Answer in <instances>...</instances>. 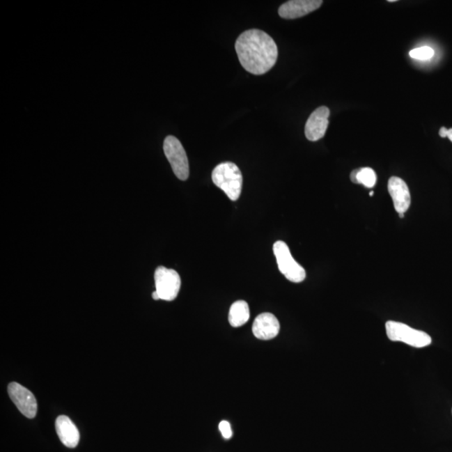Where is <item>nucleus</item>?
Segmentation results:
<instances>
[{"instance_id": "nucleus-1", "label": "nucleus", "mask_w": 452, "mask_h": 452, "mask_svg": "<svg viewBox=\"0 0 452 452\" xmlns=\"http://www.w3.org/2000/svg\"><path fill=\"white\" fill-rule=\"evenodd\" d=\"M240 64L253 75H263L275 65L279 49L267 33L260 30H249L242 33L235 42Z\"/></svg>"}, {"instance_id": "nucleus-2", "label": "nucleus", "mask_w": 452, "mask_h": 452, "mask_svg": "<svg viewBox=\"0 0 452 452\" xmlns=\"http://www.w3.org/2000/svg\"><path fill=\"white\" fill-rule=\"evenodd\" d=\"M212 180L232 201H236L242 190L243 177L238 166L231 162L219 164L212 172Z\"/></svg>"}, {"instance_id": "nucleus-3", "label": "nucleus", "mask_w": 452, "mask_h": 452, "mask_svg": "<svg viewBox=\"0 0 452 452\" xmlns=\"http://www.w3.org/2000/svg\"><path fill=\"white\" fill-rule=\"evenodd\" d=\"M388 338L393 342H402L414 348H424L431 343L430 336L425 332L412 329L405 323L388 321L385 325Z\"/></svg>"}, {"instance_id": "nucleus-4", "label": "nucleus", "mask_w": 452, "mask_h": 452, "mask_svg": "<svg viewBox=\"0 0 452 452\" xmlns=\"http://www.w3.org/2000/svg\"><path fill=\"white\" fill-rule=\"evenodd\" d=\"M273 251L279 269L286 279L294 283H300L305 280V269L294 260L287 244L279 240L273 246Z\"/></svg>"}, {"instance_id": "nucleus-5", "label": "nucleus", "mask_w": 452, "mask_h": 452, "mask_svg": "<svg viewBox=\"0 0 452 452\" xmlns=\"http://www.w3.org/2000/svg\"><path fill=\"white\" fill-rule=\"evenodd\" d=\"M164 151L178 180H187L189 176V160L180 141L174 136H168L164 142Z\"/></svg>"}, {"instance_id": "nucleus-6", "label": "nucleus", "mask_w": 452, "mask_h": 452, "mask_svg": "<svg viewBox=\"0 0 452 452\" xmlns=\"http://www.w3.org/2000/svg\"><path fill=\"white\" fill-rule=\"evenodd\" d=\"M156 292L161 300L173 301L180 293L181 280L176 271L164 267L156 269L155 274Z\"/></svg>"}, {"instance_id": "nucleus-7", "label": "nucleus", "mask_w": 452, "mask_h": 452, "mask_svg": "<svg viewBox=\"0 0 452 452\" xmlns=\"http://www.w3.org/2000/svg\"><path fill=\"white\" fill-rule=\"evenodd\" d=\"M8 393L20 412L29 419L35 418L37 413V401L33 393L26 387L16 382L8 387Z\"/></svg>"}, {"instance_id": "nucleus-8", "label": "nucleus", "mask_w": 452, "mask_h": 452, "mask_svg": "<svg viewBox=\"0 0 452 452\" xmlns=\"http://www.w3.org/2000/svg\"><path fill=\"white\" fill-rule=\"evenodd\" d=\"M329 115L330 111L327 107H320L315 110L306 123V138L312 142L322 139L329 127Z\"/></svg>"}, {"instance_id": "nucleus-9", "label": "nucleus", "mask_w": 452, "mask_h": 452, "mask_svg": "<svg viewBox=\"0 0 452 452\" xmlns=\"http://www.w3.org/2000/svg\"><path fill=\"white\" fill-rule=\"evenodd\" d=\"M322 3V0H291L281 6L279 14L286 20L304 17L318 10Z\"/></svg>"}, {"instance_id": "nucleus-10", "label": "nucleus", "mask_w": 452, "mask_h": 452, "mask_svg": "<svg viewBox=\"0 0 452 452\" xmlns=\"http://www.w3.org/2000/svg\"><path fill=\"white\" fill-rule=\"evenodd\" d=\"M388 190L398 214H405L412 203L407 185L399 177H391L389 180Z\"/></svg>"}, {"instance_id": "nucleus-11", "label": "nucleus", "mask_w": 452, "mask_h": 452, "mask_svg": "<svg viewBox=\"0 0 452 452\" xmlns=\"http://www.w3.org/2000/svg\"><path fill=\"white\" fill-rule=\"evenodd\" d=\"M252 332L256 338L261 340L274 338L280 332L279 319L272 313H261L255 319Z\"/></svg>"}, {"instance_id": "nucleus-12", "label": "nucleus", "mask_w": 452, "mask_h": 452, "mask_svg": "<svg viewBox=\"0 0 452 452\" xmlns=\"http://www.w3.org/2000/svg\"><path fill=\"white\" fill-rule=\"evenodd\" d=\"M56 430L61 442L66 447L75 448L80 441V433L70 419L60 416L56 419Z\"/></svg>"}, {"instance_id": "nucleus-13", "label": "nucleus", "mask_w": 452, "mask_h": 452, "mask_svg": "<svg viewBox=\"0 0 452 452\" xmlns=\"http://www.w3.org/2000/svg\"><path fill=\"white\" fill-rule=\"evenodd\" d=\"M250 318V309L247 302L237 301L231 305L229 313L230 325L234 327H242Z\"/></svg>"}, {"instance_id": "nucleus-14", "label": "nucleus", "mask_w": 452, "mask_h": 452, "mask_svg": "<svg viewBox=\"0 0 452 452\" xmlns=\"http://www.w3.org/2000/svg\"><path fill=\"white\" fill-rule=\"evenodd\" d=\"M352 183L363 185L366 188H374L376 185L377 176L371 168H361L355 169L350 174Z\"/></svg>"}, {"instance_id": "nucleus-15", "label": "nucleus", "mask_w": 452, "mask_h": 452, "mask_svg": "<svg viewBox=\"0 0 452 452\" xmlns=\"http://www.w3.org/2000/svg\"><path fill=\"white\" fill-rule=\"evenodd\" d=\"M435 55L432 48L429 47H423L412 49L410 52V56L413 59L426 61L431 59Z\"/></svg>"}, {"instance_id": "nucleus-16", "label": "nucleus", "mask_w": 452, "mask_h": 452, "mask_svg": "<svg viewBox=\"0 0 452 452\" xmlns=\"http://www.w3.org/2000/svg\"><path fill=\"white\" fill-rule=\"evenodd\" d=\"M219 429L225 439H231L232 437V430L229 422L222 421L219 423Z\"/></svg>"}, {"instance_id": "nucleus-17", "label": "nucleus", "mask_w": 452, "mask_h": 452, "mask_svg": "<svg viewBox=\"0 0 452 452\" xmlns=\"http://www.w3.org/2000/svg\"><path fill=\"white\" fill-rule=\"evenodd\" d=\"M448 131H449V130H447L445 127H442L439 131V135L443 139L447 138Z\"/></svg>"}, {"instance_id": "nucleus-18", "label": "nucleus", "mask_w": 452, "mask_h": 452, "mask_svg": "<svg viewBox=\"0 0 452 452\" xmlns=\"http://www.w3.org/2000/svg\"><path fill=\"white\" fill-rule=\"evenodd\" d=\"M152 296H153V299H155V300H159L160 299L159 294H157L156 291L153 293Z\"/></svg>"}, {"instance_id": "nucleus-19", "label": "nucleus", "mask_w": 452, "mask_h": 452, "mask_svg": "<svg viewBox=\"0 0 452 452\" xmlns=\"http://www.w3.org/2000/svg\"><path fill=\"white\" fill-rule=\"evenodd\" d=\"M447 138L449 139L452 142V128H451V130H449V131H448Z\"/></svg>"}, {"instance_id": "nucleus-20", "label": "nucleus", "mask_w": 452, "mask_h": 452, "mask_svg": "<svg viewBox=\"0 0 452 452\" xmlns=\"http://www.w3.org/2000/svg\"><path fill=\"white\" fill-rule=\"evenodd\" d=\"M399 217H400V218H404L405 217V214L400 213V214H399Z\"/></svg>"}, {"instance_id": "nucleus-21", "label": "nucleus", "mask_w": 452, "mask_h": 452, "mask_svg": "<svg viewBox=\"0 0 452 452\" xmlns=\"http://www.w3.org/2000/svg\"><path fill=\"white\" fill-rule=\"evenodd\" d=\"M374 194H375L374 192H371L370 193V196H374Z\"/></svg>"}]
</instances>
